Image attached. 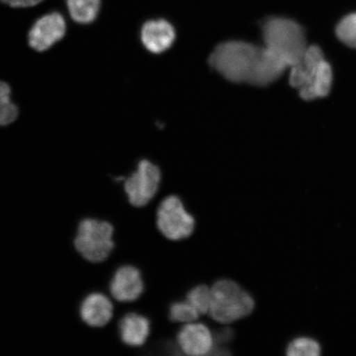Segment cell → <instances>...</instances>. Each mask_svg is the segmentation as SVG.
<instances>
[{
  "mask_svg": "<svg viewBox=\"0 0 356 356\" xmlns=\"http://www.w3.org/2000/svg\"><path fill=\"white\" fill-rule=\"evenodd\" d=\"M261 47L243 41L222 42L213 49L209 64L229 82L252 84Z\"/></svg>",
  "mask_w": 356,
  "mask_h": 356,
  "instance_id": "cell-1",
  "label": "cell"
},
{
  "mask_svg": "<svg viewBox=\"0 0 356 356\" xmlns=\"http://www.w3.org/2000/svg\"><path fill=\"white\" fill-rule=\"evenodd\" d=\"M264 47L282 59L291 69L306 51L304 29L296 22L284 17H270L261 26Z\"/></svg>",
  "mask_w": 356,
  "mask_h": 356,
  "instance_id": "cell-2",
  "label": "cell"
},
{
  "mask_svg": "<svg viewBox=\"0 0 356 356\" xmlns=\"http://www.w3.org/2000/svg\"><path fill=\"white\" fill-rule=\"evenodd\" d=\"M211 289V318L220 323H231L247 317L254 309L255 302L233 280H221Z\"/></svg>",
  "mask_w": 356,
  "mask_h": 356,
  "instance_id": "cell-3",
  "label": "cell"
},
{
  "mask_svg": "<svg viewBox=\"0 0 356 356\" xmlns=\"http://www.w3.org/2000/svg\"><path fill=\"white\" fill-rule=\"evenodd\" d=\"M114 229L108 222L86 219L79 225L74 247L84 259L99 264L109 257L114 248Z\"/></svg>",
  "mask_w": 356,
  "mask_h": 356,
  "instance_id": "cell-4",
  "label": "cell"
},
{
  "mask_svg": "<svg viewBox=\"0 0 356 356\" xmlns=\"http://www.w3.org/2000/svg\"><path fill=\"white\" fill-rule=\"evenodd\" d=\"M157 225L160 232L167 238L177 241L188 238L193 233L195 220L186 211L181 199L176 195H170L159 204Z\"/></svg>",
  "mask_w": 356,
  "mask_h": 356,
  "instance_id": "cell-5",
  "label": "cell"
},
{
  "mask_svg": "<svg viewBox=\"0 0 356 356\" xmlns=\"http://www.w3.org/2000/svg\"><path fill=\"white\" fill-rule=\"evenodd\" d=\"M161 181V172L148 159L140 160L136 170L124 181V188L133 207H143L154 197Z\"/></svg>",
  "mask_w": 356,
  "mask_h": 356,
  "instance_id": "cell-6",
  "label": "cell"
},
{
  "mask_svg": "<svg viewBox=\"0 0 356 356\" xmlns=\"http://www.w3.org/2000/svg\"><path fill=\"white\" fill-rule=\"evenodd\" d=\"M66 22L58 12L47 13L35 21L28 35L29 47L38 52H44L54 47L65 38Z\"/></svg>",
  "mask_w": 356,
  "mask_h": 356,
  "instance_id": "cell-7",
  "label": "cell"
},
{
  "mask_svg": "<svg viewBox=\"0 0 356 356\" xmlns=\"http://www.w3.org/2000/svg\"><path fill=\"white\" fill-rule=\"evenodd\" d=\"M177 344L186 355H204L211 354L215 341L206 325L193 322L181 327L177 334Z\"/></svg>",
  "mask_w": 356,
  "mask_h": 356,
  "instance_id": "cell-8",
  "label": "cell"
},
{
  "mask_svg": "<svg viewBox=\"0 0 356 356\" xmlns=\"http://www.w3.org/2000/svg\"><path fill=\"white\" fill-rule=\"evenodd\" d=\"M111 296L119 302H133L144 291L140 271L132 266H124L117 270L110 284Z\"/></svg>",
  "mask_w": 356,
  "mask_h": 356,
  "instance_id": "cell-9",
  "label": "cell"
},
{
  "mask_svg": "<svg viewBox=\"0 0 356 356\" xmlns=\"http://www.w3.org/2000/svg\"><path fill=\"white\" fill-rule=\"evenodd\" d=\"M176 39V31L164 19L146 22L140 31V40L147 51L161 54L171 48Z\"/></svg>",
  "mask_w": 356,
  "mask_h": 356,
  "instance_id": "cell-10",
  "label": "cell"
},
{
  "mask_svg": "<svg viewBox=\"0 0 356 356\" xmlns=\"http://www.w3.org/2000/svg\"><path fill=\"white\" fill-rule=\"evenodd\" d=\"M113 305L108 297L99 293L86 298L80 307V316L84 323L92 327L106 326L113 318Z\"/></svg>",
  "mask_w": 356,
  "mask_h": 356,
  "instance_id": "cell-11",
  "label": "cell"
},
{
  "mask_svg": "<svg viewBox=\"0 0 356 356\" xmlns=\"http://www.w3.org/2000/svg\"><path fill=\"white\" fill-rule=\"evenodd\" d=\"M324 60L323 53L319 47H307L301 60L291 68L289 84L298 89L305 86L313 79Z\"/></svg>",
  "mask_w": 356,
  "mask_h": 356,
  "instance_id": "cell-12",
  "label": "cell"
},
{
  "mask_svg": "<svg viewBox=\"0 0 356 356\" xmlns=\"http://www.w3.org/2000/svg\"><path fill=\"white\" fill-rule=\"evenodd\" d=\"M120 335L124 343L140 346L145 343L150 332V323L144 316L129 314L119 324Z\"/></svg>",
  "mask_w": 356,
  "mask_h": 356,
  "instance_id": "cell-13",
  "label": "cell"
},
{
  "mask_svg": "<svg viewBox=\"0 0 356 356\" xmlns=\"http://www.w3.org/2000/svg\"><path fill=\"white\" fill-rule=\"evenodd\" d=\"M332 83V70L327 61L319 65L313 79L305 86L299 89L302 99L311 101L324 97L330 92Z\"/></svg>",
  "mask_w": 356,
  "mask_h": 356,
  "instance_id": "cell-14",
  "label": "cell"
},
{
  "mask_svg": "<svg viewBox=\"0 0 356 356\" xmlns=\"http://www.w3.org/2000/svg\"><path fill=\"white\" fill-rule=\"evenodd\" d=\"M71 19L79 24H92L99 15L101 0H66Z\"/></svg>",
  "mask_w": 356,
  "mask_h": 356,
  "instance_id": "cell-15",
  "label": "cell"
},
{
  "mask_svg": "<svg viewBox=\"0 0 356 356\" xmlns=\"http://www.w3.org/2000/svg\"><path fill=\"white\" fill-rule=\"evenodd\" d=\"M11 95L10 84L0 80V127L10 126L19 118V106L12 101Z\"/></svg>",
  "mask_w": 356,
  "mask_h": 356,
  "instance_id": "cell-16",
  "label": "cell"
},
{
  "mask_svg": "<svg viewBox=\"0 0 356 356\" xmlns=\"http://www.w3.org/2000/svg\"><path fill=\"white\" fill-rule=\"evenodd\" d=\"M186 301L197 310L200 315L209 314L211 302V289L204 284L195 286L188 293Z\"/></svg>",
  "mask_w": 356,
  "mask_h": 356,
  "instance_id": "cell-17",
  "label": "cell"
},
{
  "mask_svg": "<svg viewBox=\"0 0 356 356\" xmlns=\"http://www.w3.org/2000/svg\"><path fill=\"white\" fill-rule=\"evenodd\" d=\"M200 314L188 301L178 302L172 305L169 318L173 322L190 323L197 321Z\"/></svg>",
  "mask_w": 356,
  "mask_h": 356,
  "instance_id": "cell-18",
  "label": "cell"
},
{
  "mask_svg": "<svg viewBox=\"0 0 356 356\" xmlns=\"http://www.w3.org/2000/svg\"><path fill=\"white\" fill-rule=\"evenodd\" d=\"M321 353L318 342L310 338L300 337L293 340L287 347L289 356H317Z\"/></svg>",
  "mask_w": 356,
  "mask_h": 356,
  "instance_id": "cell-19",
  "label": "cell"
},
{
  "mask_svg": "<svg viewBox=\"0 0 356 356\" xmlns=\"http://www.w3.org/2000/svg\"><path fill=\"white\" fill-rule=\"evenodd\" d=\"M337 35L346 46L356 49V13L346 16L339 22Z\"/></svg>",
  "mask_w": 356,
  "mask_h": 356,
  "instance_id": "cell-20",
  "label": "cell"
},
{
  "mask_svg": "<svg viewBox=\"0 0 356 356\" xmlns=\"http://www.w3.org/2000/svg\"><path fill=\"white\" fill-rule=\"evenodd\" d=\"M12 8H29L38 6L43 0H0Z\"/></svg>",
  "mask_w": 356,
  "mask_h": 356,
  "instance_id": "cell-21",
  "label": "cell"
},
{
  "mask_svg": "<svg viewBox=\"0 0 356 356\" xmlns=\"http://www.w3.org/2000/svg\"><path fill=\"white\" fill-rule=\"evenodd\" d=\"M213 336V341H215V345L225 344L227 342H229L231 340V338L233 337V332L229 328L222 329L221 331L216 332V335ZM213 345V346H215Z\"/></svg>",
  "mask_w": 356,
  "mask_h": 356,
  "instance_id": "cell-22",
  "label": "cell"
}]
</instances>
